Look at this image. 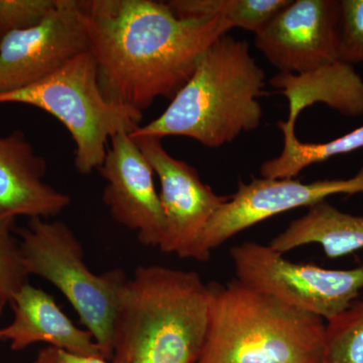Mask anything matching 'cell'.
Instances as JSON below:
<instances>
[{
	"mask_svg": "<svg viewBox=\"0 0 363 363\" xmlns=\"http://www.w3.org/2000/svg\"><path fill=\"white\" fill-rule=\"evenodd\" d=\"M209 329L196 363H324L326 321L234 279L211 284Z\"/></svg>",
	"mask_w": 363,
	"mask_h": 363,
	"instance_id": "obj_4",
	"label": "cell"
},
{
	"mask_svg": "<svg viewBox=\"0 0 363 363\" xmlns=\"http://www.w3.org/2000/svg\"><path fill=\"white\" fill-rule=\"evenodd\" d=\"M317 243L329 259H338L363 248V216L340 211L330 203H317L291 222L272 240L269 247L281 255Z\"/></svg>",
	"mask_w": 363,
	"mask_h": 363,
	"instance_id": "obj_16",
	"label": "cell"
},
{
	"mask_svg": "<svg viewBox=\"0 0 363 363\" xmlns=\"http://www.w3.org/2000/svg\"><path fill=\"white\" fill-rule=\"evenodd\" d=\"M363 193V166L350 179L302 183L295 179H253L238 184L235 194L208 223L199 243V262L229 238L289 210L313 206L333 195Z\"/></svg>",
	"mask_w": 363,
	"mask_h": 363,
	"instance_id": "obj_8",
	"label": "cell"
},
{
	"mask_svg": "<svg viewBox=\"0 0 363 363\" xmlns=\"http://www.w3.org/2000/svg\"><path fill=\"white\" fill-rule=\"evenodd\" d=\"M236 279L286 304L329 322L345 311L363 289V262L350 269H327L286 259L267 245L231 248Z\"/></svg>",
	"mask_w": 363,
	"mask_h": 363,
	"instance_id": "obj_7",
	"label": "cell"
},
{
	"mask_svg": "<svg viewBox=\"0 0 363 363\" xmlns=\"http://www.w3.org/2000/svg\"><path fill=\"white\" fill-rule=\"evenodd\" d=\"M18 234L28 276L49 281L63 294L105 359L111 360L112 324L126 274L121 269L91 271L82 243L65 222L30 219Z\"/></svg>",
	"mask_w": 363,
	"mask_h": 363,
	"instance_id": "obj_6",
	"label": "cell"
},
{
	"mask_svg": "<svg viewBox=\"0 0 363 363\" xmlns=\"http://www.w3.org/2000/svg\"><path fill=\"white\" fill-rule=\"evenodd\" d=\"M324 363H363V300L326 322Z\"/></svg>",
	"mask_w": 363,
	"mask_h": 363,
	"instance_id": "obj_19",
	"label": "cell"
},
{
	"mask_svg": "<svg viewBox=\"0 0 363 363\" xmlns=\"http://www.w3.org/2000/svg\"><path fill=\"white\" fill-rule=\"evenodd\" d=\"M20 242L13 235L0 238V308L4 309L13 296L28 284Z\"/></svg>",
	"mask_w": 363,
	"mask_h": 363,
	"instance_id": "obj_21",
	"label": "cell"
},
{
	"mask_svg": "<svg viewBox=\"0 0 363 363\" xmlns=\"http://www.w3.org/2000/svg\"><path fill=\"white\" fill-rule=\"evenodd\" d=\"M269 82L289 101L288 119L278 124L284 128L295 130L301 112L319 102L345 116H363L362 78L352 65L344 62L306 75L279 72Z\"/></svg>",
	"mask_w": 363,
	"mask_h": 363,
	"instance_id": "obj_15",
	"label": "cell"
},
{
	"mask_svg": "<svg viewBox=\"0 0 363 363\" xmlns=\"http://www.w3.org/2000/svg\"><path fill=\"white\" fill-rule=\"evenodd\" d=\"M30 363H108L104 358L82 357L60 348L47 346L38 352Z\"/></svg>",
	"mask_w": 363,
	"mask_h": 363,
	"instance_id": "obj_23",
	"label": "cell"
},
{
	"mask_svg": "<svg viewBox=\"0 0 363 363\" xmlns=\"http://www.w3.org/2000/svg\"><path fill=\"white\" fill-rule=\"evenodd\" d=\"M290 0H169L171 11L182 18H222L233 28L257 33Z\"/></svg>",
	"mask_w": 363,
	"mask_h": 363,
	"instance_id": "obj_18",
	"label": "cell"
},
{
	"mask_svg": "<svg viewBox=\"0 0 363 363\" xmlns=\"http://www.w3.org/2000/svg\"><path fill=\"white\" fill-rule=\"evenodd\" d=\"M340 25L338 0H290L255 44L281 73L306 75L340 61Z\"/></svg>",
	"mask_w": 363,
	"mask_h": 363,
	"instance_id": "obj_10",
	"label": "cell"
},
{
	"mask_svg": "<svg viewBox=\"0 0 363 363\" xmlns=\"http://www.w3.org/2000/svg\"><path fill=\"white\" fill-rule=\"evenodd\" d=\"M56 4L57 0H0V40L39 25Z\"/></svg>",
	"mask_w": 363,
	"mask_h": 363,
	"instance_id": "obj_20",
	"label": "cell"
},
{
	"mask_svg": "<svg viewBox=\"0 0 363 363\" xmlns=\"http://www.w3.org/2000/svg\"><path fill=\"white\" fill-rule=\"evenodd\" d=\"M89 51L79 0H57L39 25L0 40V94L23 89Z\"/></svg>",
	"mask_w": 363,
	"mask_h": 363,
	"instance_id": "obj_11",
	"label": "cell"
},
{
	"mask_svg": "<svg viewBox=\"0 0 363 363\" xmlns=\"http://www.w3.org/2000/svg\"><path fill=\"white\" fill-rule=\"evenodd\" d=\"M47 162L25 133L0 135V210L13 217L50 219L70 205V196L45 180Z\"/></svg>",
	"mask_w": 363,
	"mask_h": 363,
	"instance_id": "obj_13",
	"label": "cell"
},
{
	"mask_svg": "<svg viewBox=\"0 0 363 363\" xmlns=\"http://www.w3.org/2000/svg\"><path fill=\"white\" fill-rule=\"evenodd\" d=\"M339 59L354 65L363 63V0H341Z\"/></svg>",
	"mask_w": 363,
	"mask_h": 363,
	"instance_id": "obj_22",
	"label": "cell"
},
{
	"mask_svg": "<svg viewBox=\"0 0 363 363\" xmlns=\"http://www.w3.org/2000/svg\"><path fill=\"white\" fill-rule=\"evenodd\" d=\"M106 157L98 169L106 182L104 201L112 218L138 234L147 247H159L164 234V217L154 169L130 133L111 138Z\"/></svg>",
	"mask_w": 363,
	"mask_h": 363,
	"instance_id": "obj_12",
	"label": "cell"
},
{
	"mask_svg": "<svg viewBox=\"0 0 363 363\" xmlns=\"http://www.w3.org/2000/svg\"><path fill=\"white\" fill-rule=\"evenodd\" d=\"M133 138L161 184L164 234L160 250L175 253L182 259L199 260L202 234L222 205L228 201V196L217 195L202 181L194 167L171 156L160 138Z\"/></svg>",
	"mask_w": 363,
	"mask_h": 363,
	"instance_id": "obj_9",
	"label": "cell"
},
{
	"mask_svg": "<svg viewBox=\"0 0 363 363\" xmlns=\"http://www.w3.org/2000/svg\"><path fill=\"white\" fill-rule=\"evenodd\" d=\"M211 286L194 271L138 267L119 292L113 363H196L206 340Z\"/></svg>",
	"mask_w": 363,
	"mask_h": 363,
	"instance_id": "obj_2",
	"label": "cell"
},
{
	"mask_svg": "<svg viewBox=\"0 0 363 363\" xmlns=\"http://www.w3.org/2000/svg\"><path fill=\"white\" fill-rule=\"evenodd\" d=\"M79 7L105 96L140 112L173 99L234 28L218 18H178L166 1L79 0Z\"/></svg>",
	"mask_w": 363,
	"mask_h": 363,
	"instance_id": "obj_1",
	"label": "cell"
},
{
	"mask_svg": "<svg viewBox=\"0 0 363 363\" xmlns=\"http://www.w3.org/2000/svg\"><path fill=\"white\" fill-rule=\"evenodd\" d=\"M2 310H4V309H2V308H0V315H1Z\"/></svg>",
	"mask_w": 363,
	"mask_h": 363,
	"instance_id": "obj_25",
	"label": "cell"
},
{
	"mask_svg": "<svg viewBox=\"0 0 363 363\" xmlns=\"http://www.w3.org/2000/svg\"><path fill=\"white\" fill-rule=\"evenodd\" d=\"M16 217L11 216L0 210V238L13 235Z\"/></svg>",
	"mask_w": 363,
	"mask_h": 363,
	"instance_id": "obj_24",
	"label": "cell"
},
{
	"mask_svg": "<svg viewBox=\"0 0 363 363\" xmlns=\"http://www.w3.org/2000/svg\"><path fill=\"white\" fill-rule=\"evenodd\" d=\"M9 104L37 107L61 121L75 143V168L81 175L99 169L111 138L133 133L143 118V112L105 96L90 51L35 84L0 94V104Z\"/></svg>",
	"mask_w": 363,
	"mask_h": 363,
	"instance_id": "obj_5",
	"label": "cell"
},
{
	"mask_svg": "<svg viewBox=\"0 0 363 363\" xmlns=\"http://www.w3.org/2000/svg\"><path fill=\"white\" fill-rule=\"evenodd\" d=\"M11 304L13 321L0 329V341H9L11 350H23L44 342L74 354L104 358L92 334L76 326L42 289L26 284Z\"/></svg>",
	"mask_w": 363,
	"mask_h": 363,
	"instance_id": "obj_14",
	"label": "cell"
},
{
	"mask_svg": "<svg viewBox=\"0 0 363 363\" xmlns=\"http://www.w3.org/2000/svg\"><path fill=\"white\" fill-rule=\"evenodd\" d=\"M266 74L245 40L224 35L205 52L187 83L161 116L133 138H190L209 149L259 128Z\"/></svg>",
	"mask_w": 363,
	"mask_h": 363,
	"instance_id": "obj_3",
	"label": "cell"
},
{
	"mask_svg": "<svg viewBox=\"0 0 363 363\" xmlns=\"http://www.w3.org/2000/svg\"><path fill=\"white\" fill-rule=\"evenodd\" d=\"M278 126L284 135L283 150L260 167L264 179H294L312 164L363 149V125L326 143H302L295 130Z\"/></svg>",
	"mask_w": 363,
	"mask_h": 363,
	"instance_id": "obj_17",
	"label": "cell"
}]
</instances>
